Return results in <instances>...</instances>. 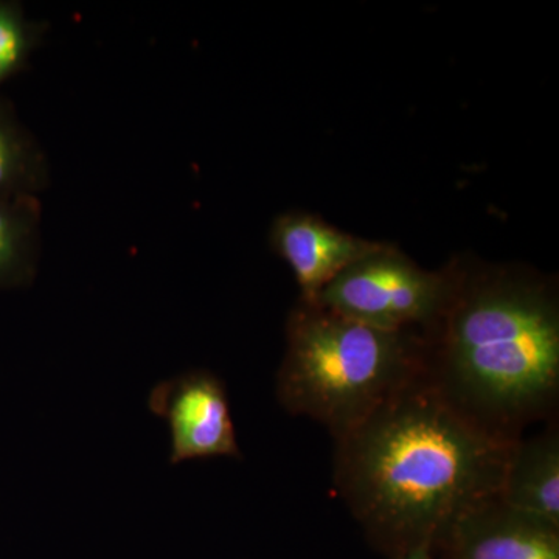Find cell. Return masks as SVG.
Here are the masks:
<instances>
[{"mask_svg":"<svg viewBox=\"0 0 559 559\" xmlns=\"http://www.w3.org/2000/svg\"><path fill=\"white\" fill-rule=\"evenodd\" d=\"M433 554L443 559H559V527L492 498L455 518Z\"/></svg>","mask_w":559,"mask_h":559,"instance_id":"8992f818","label":"cell"},{"mask_svg":"<svg viewBox=\"0 0 559 559\" xmlns=\"http://www.w3.org/2000/svg\"><path fill=\"white\" fill-rule=\"evenodd\" d=\"M514 443L479 428L423 374L334 440L333 485L385 558L433 549L463 511L499 498Z\"/></svg>","mask_w":559,"mask_h":559,"instance_id":"6da1fadb","label":"cell"},{"mask_svg":"<svg viewBox=\"0 0 559 559\" xmlns=\"http://www.w3.org/2000/svg\"><path fill=\"white\" fill-rule=\"evenodd\" d=\"M40 204L36 197L0 198V289L35 278Z\"/></svg>","mask_w":559,"mask_h":559,"instance_id":"9c48e42d","label":"cell"},{"mask_svg":"<svg viewBox=\"0 0 559 559\" xmlns=\"http://www.w3.org/2000/svg\"><path fill=\"white\" fill-rule=\"evenodd\" d=\"M499 499L511 509L559 527L558 419L511 447Z\"/></svg>","mask_w":559,"mask_h":559,"instance_id":"ba28073f","label":"cell"},{"mask_svg":"<svg viewBox=\"0 0 559 559\" xmlns=\"http://www.w3.org/2000/svg\"><path fill=\"white\" fill-rule=\"evenodd\" d=\"M425 370L423 331L374 329L299 301L286 323L275 393L288 414L319 423L337 440Z\"/></svg>","mask_w":559,"mask_h":559,"instance_id":"3957f363","label":"cell"},{"mask_svg":"<svg viewBox=\"0 0 559 559\" xmlns=\"http://www.w3.org/2000/svg\"><path fill=\"white\" fill-rule=\"evenodd\" d=\"M390 559H439V558H437V555L433 554L432 547L421 546V547H415V549L403 551V554L396 555V557H393Z\"/></svg>","mask_w":559,"mask_h":559,"instance_id":"7c38bea8","label":"cell"},{"mask_svg":"<svg viewBox=\"0 0 559 559\" xmlns=\"http://www.w3.org/2000/svg\"><path fill=\"white\" fill-rule=\"evenodd\" d=\"M46 182L43 151L0 100V198L36 197Z\"/></svg>","mask_w":559,"mask_h":559,"instance_id":"30bf717a","label":"cell"},{"mask_svg":"<svg viewBox=\"0 0 559 559\" xmlns=\"http://www.w3.org/2000/svg\"><path fill=\"white\" fill-rule=\"evenodd\" d=\"M271 246L293 272L300 301L316 304L337 275L384 245L349 235L310 213L289 212L272 224Z\"/></svg>","mask_w":559,"mask_h":559,"instance_id":"52a82bcc","label":"cell"},{"mask_svg":"<svg viewBox=\"0 0 559 559\" xmlns=\"http://www.w3.org/2000/svg\"><path fill=\"white\" fill-rule=\"evenodd\" d=\"M154 415L168 423L171 465L242 457L226 384L209 370H189L162 381L148 396Z\"/></svg>","mask_w":559,"mask_h":559,"instance_id":"5b68a950","label":"cell"},{"mask_svg":"<svg viewBox=\"0 0 559 559\" xmlns=\"http://www.w3.org/2000/svg\"><path fill=\"white\" fill-rule=\"evenodd\" d=\"M459 277L423 270L384 245L337 275L316 305L374 329L428 333L450 307Z\"/></svg>","mask_w":559,"mask_h":559,"instance_id":"277c9868","label":"cell"},{"mask_svg":"<svg viewBox=\"0 0 559 559\" xmlns=\"http://www.w3.org/2000/svg\"><path fill=\"white\" fill-rule=\"evenodd\" d=\"M426 336L430 384L466 418L509 443L558 418L559 305L540 280L468 277Z\"/></svg>","mask_w":559,"mask_h":559,"instance_id":"7a4b0ae2","label":"cell"},{"mask_svg":"<svg viewBox=\"0 0 559 559\" xmlns=\"http://www.w3.org/2000/svg\"><path fill=\"white\" fill-rule=\"evenodd\" d=\"M39 31L17 3L0 0V87L27 64Z\"/></svg>","mask_w":559,"mask_h":559,"instance_id":"8fae6325","label":"cell"}]
</instances>
